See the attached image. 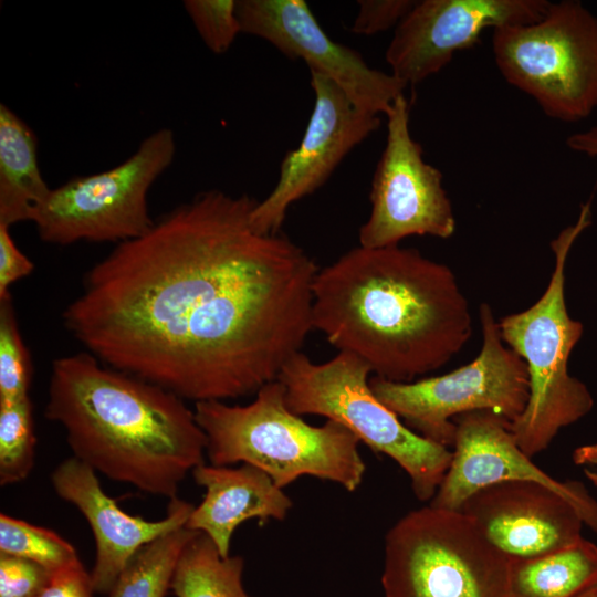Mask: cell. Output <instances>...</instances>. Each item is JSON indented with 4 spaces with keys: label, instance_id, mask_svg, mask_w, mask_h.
<instances>
[{
    "label": "cell",
    "instance_id": "cell-1",
    "mask_svg": "<svg viewBox=\"0 0 597 597\" xmlns=\"http://www.w3.org/2000/svg\"><path fill=\"white\" fill-rule=\"evenodd\" d=\"M258 200L212 189L118 243L65 308L104 365L184 400L226 401L277 379L312 326L314 260L250 222Z\"/></svg>",
    "mask_w": 597,
    "mask_h": 597
},
{
    "label": "cell",
    "instance_id": "cell-2",
    "mask_svg": "<svg viewBox=\"0 0 597 597\" xmlns=\"http://www.w3.org/2000/svg\"><path fill=\"white\" fill-rule=\"evenodd\" d=\"M312 297L313 329L390 381L444 366L472 335L452 270L412 248L358 245L317 271Z\"/></svg>",
    "mask_w": 597,
    "mask_h": 597
},
{
    "label": "cell",
    "instance_id": "cell-3",
    "mask_svg": "<svg viewBox=\"0 0 597 597\" xmlns=\"http://www.w3.org/2000/svg\"><path fill=\"white\" fill-rule=\"evenodd\" d=\"M44 416L73 457L147 494L175 499L205 462L206 436L182 398L88 352L53 362Z\"/></svg>",
    "mask_w": 597,
    "mask_h": 597
},
{
    "label": "cell",
    "instance_id": "cell-4",
    "mask_svg": "<svg viewBox=\"0 0 597 597\" xmlns=\"http://www.w3.org/2000/svg\"><path fill=\"white\" fill-rule=\"evenodd\" d=\"M193 411L206 436L210 464H251L281 489L305 475L337 483L348 492L363 482L366 465L359 439L333 420L308 425L287 408L277 379L262 386L248 405L200 401Z\"/></svg>",
    "mask_w": 597,
    "mask_h": 597
},
{
    "label": "cell",
    "instance_id": "cell-5",
    "mask_svg": "<svg viewBox=\"0 0 597 597\" xmlns=\"http://www.w3.org/2000/svg\"><path fill=\"white\" fill-rule=\"evenodd\" d=\"M590 224V201L582 206L577 221L551 242L555 265L542 296L528 308L499 322L504 343L525 363L528 399L511 422L521 450L533 458L545 451L558 432L594 407L588 388L568 373V359L584 326L572 318L565 302V266L578 235Z\"/></svg>",
    "mask_w": 597,
    "mask_h": 597
},
{
    "label": "cell",
    "instance_id": "cell-6",
    "mask_svg": "<svg viewBox=\"0 0 597 597\" xmlns=\"http://www.w3.org/2000/svg\"><path fill=\"white\" fill-rule=\"evenodd\" d=\"M370 368L355 355L338 352L316 364L302 352L282 368L287 408L298 415H316L352 431L374 452L394 460L409 476L420 501H431L452 459L448 447L408 428L373 392Z\"/></svg>",
    "mask_w": 597,
    "mask_h": 597
},
{
    "label": "cell",
    "instance_id": "cell-7",
    "mask_svg": "<svg viewBox=\"0 0 597 597\" xmlns=\"http://www.w3.org/2000/svg\"><path fill=\"white\" fill-rule=\"evenodd\" d=\"M384 551L385 597H510L509 558L460 511H410Z\"/></svg>",
    "mask_w": 597,
    "mask_h": 597
},
{
    "label": "cell",
    "instance_id": "cell-8",
    "mask_svg": "<svg viewBox=\"0 0 597 597\" xmlns=\"http://www.w3.org/2000/svg\"><path fill=\"white\" fill-rule=\"evenodd\" d=\"M492 51L506 82L548 117L579 122L597 107V17L580 1L551 2L533 23L493 30Z\"/></svg>",
    "mask_w": 597,
    "mask_h": 597
},
{
    "label": "cell",
    "instance_id": "cell-9",
    "mask_svg": "<svg viewBox=\"0 0 597 597\" xmlns=\"http://www.w3.org/2000/svg\"><path fill=\"white\" fill-rule=\"evenodd\" d=\"M482 347L469 364L451 373L409 383L371 377L369 385L380 402L405 425L436 443L453 447L454 418L473 411H492L510 422L528 399V375L523 359L504 346L499 323L488 303L479 307Z\"/></svg>",
    "mask_w": 597,
    "mask_h": 597
},
{
    "label": "cell",
    "instance_id": "cell-10",
    "mask_svg": "<svg viewBox=\"0 0 597 597\" xmlns=\"http://www.w3.org/2000/svg\"><path fill=\"white\" fill-rule=\"evenodd\" d=\"M176 139L160 128L119 165L75 177L51 189L33 223L41 240L67 245L78 241L125 242L154 224L147 197L157 178L172 164Z\"/></svg>",
    "mask_w": 597,
    "mask_h": 597
},
{
    "label": "cell",
    "instance_id": "cell-11",
    "mask_svg": "<svg viewBox=\"0 0 597 597\" xmlns=\"http://www.w3.org/2000/svg\"><path fill=\"white\" fill-rule=\"evenodd\" d=\"M386 117V144L373 176L371 210L359 228V245L376 249L399 245L412 235L452 237L457 223L443 176L423 159L421 145L411 136L405 94Z\"/></svg>",
    "mask_w": 597,
    "mask_h": 597
},
{
    "label": "cell",
    "instance_id": "cell-12",
    "mask_svg": "<svg viewBox=\"0 0 597 597\" xmlns=\"http://www.w3.org/2000/svg\"><path fill=\"white\" fill-rule=\"evenodd\" d=\"M314 106L298 146L281 161L279 179L252 209V228L281 232L289 208L321 188L343 159L381 124L380 115L359 109L332 80L310 71Z\"/></svg>",
    "mask_w": 597,
    "mask_h": 597
},
{
    "label": "cell",
    "instance_id": "cell-13",
    "mask_svg": "<svg viewBox=\"0 0 597 597\" xmlns=\"http://www.w3.org/2000/svg\"><path fill=\"white\" fill-rule=\"evenodd\" d=\"M237 13L242 33L265 40L290 59L303 60L310 71L336 83L362 111L386 115L408 86L331 39L304 0H239Z\"/></svg>",
    "mask_w": 597,
    "mask_h": 597
},
{
    "label": "cell",
    "instance_id": "cell-14",
    "mask_svg": "<svg viewBox=\"0 0 597 597\" xmlns=\"http://www.w3.org/2000/svg\"><path fill=\"white\" fill-rule=\"evenodd\" d=\"M548 0H421L395 29L385 59L391 74L416 85L440 72L486 29L540 20Z\"/></svg>",
    "mask_w": 597,
    "mask_h": 597
},
{
    "label": "cell",
    "instance_id": "cell-15",
    "mask_svg": "<svg viewBox=\"0 0 597 597\" xmlns=\"http://www.w3.org/2000/svg\"><path fill=\"white\" fill-rule=\"evenodd\" d=\"M452 459L430 506L459 511L476 491L505 481L536 482L565 498L584 525L597 533V501L578 481H559L538 468L519 447L511 422L492 411L454 418Z\"/></svg>",
    "mask_w": 597,
    "mask_h": 597
},
{
    "label": "cell",
    "instance_id": "cell-16",
    "mask_svg": "<svg viewBox=\"0 0 597 597\" xmlns=\"http://www.w3.org/2000/svg\"><path fill=\"white\" fill-rule=\"evenodd\" d=\"M462 512L509 561L540 556L578 542V511L556 491L536 482L505 481L476 491Z\"/></svg>",
    "mask_w": 597,
    "mask_h": 597
},
{
    "label": "cell",
    "instance_id": "cell-17",
    "mask_svg": "<svg viewBox=\"0 0 597 597\" xmlns=\"http://www.w3.org/2000/svg\"><path fill=\"white\" fill-rule=\"evenodd\" d=\"M59 498L74 505L91 526L96 557L91 573L94 591L109 594L132 557L146 544L184 527L193 505L176 496L157 521L122 510L103 490L97 473L75 457L63 460L51 474Z\"/></svg>",
    "mask_w": 597,
    "mask_h": 597
},
{
    "label": "cell",
    "instance_id": "cell-18",
    "mask_svg": "<svg viewBox=\"0 0 597 597\" xmlns=\"http://www.w3.org/2000/svg\"><path fill=\"white\" fill-rule=\"evenodd\" d=\"M205 496L191 511L186 527L207 535L219 553L230 555L235 528L251 519L283 521L292 500L264 471L247 463L239 468L199 464L191 472Z\"/></svg>",
    "mask_w": 597,
    "mask_h": 597
},
{
    "label": "cell",
    "instance_id": "cell-19",
    "mask_svg": "<svg viewBox=\"0 0 597 597\" xmlns=\"http://www.w3.org/2000/svg\"><path fill=\"white\" fill-rule=\"evenodd\" d=\"M51 188L38 161L33 130L12 109L0 104V223L32 221Z\"/></svg>",
    "mask_w": 597,
    "mask_h": 597
},
{
    "label": "cell",
    "instance_id": "cell-20",
    "mask_svg": "<svg viewBox=\"0 0 597 597\" xmlns=\"http://www.w3.org/2000/svg\"><path fill=\"white\" fill-rule=\"evenodd\" d=\"M597 585V545L575 544L540 556L510 561V597H577Z\"/></svg>",
    "mask_w": 597,
    "mask_h": 597
},
{
    "label": "cell",
    "instance_id": "cell-21",
    "mask_svg": "<svg viewBox=\"0 0 597 597\" xmlns=\"http://www.w3.org/2000/svg\"><path fill=\"white\" fill-rule=\"evenodd\" d=\"M244 559L223 557L212 541L198 532L185 546L170 590L176 597H253L242 583Z\"/></svg>",
    "mask_w": 597,
    "mask_h": 597
},
{
    "label": "cell",
    "instance_id": "cell-22",
    "mask_svg": "<svg viewBox=\"0 0 597 597\" xmlns=\"http://www.w3.org/2000/svg\"><path fill=\"white\" fill-rule=\"evenodd\" d=\"M197 533L184 526L143 546L125 566L108 597H165L181 553Z\"/></svg>",
    "mask_w": 597,
    "mask_h": 597
},
{
    "label": "cell",
    "instance_id": "cell-23",
    "mask_svg": "<svg viewBox=\"0 0 597 597\" xmlns=\"http://www.w3.org/2000/svg\"><path fill=\"white\" fill-rule=\"evenodd\" d=\"M0 554L34 562L50 572L81 563L75 547L57 533L0 514Z\"/></svg>",
    "mask_w": 597,
    "mask_h": 597
},
{
    "label": "cell",
    "instance_id": "cell-24",
    "mask_svg": "<svg viewBox=\"0 0 597 597\" xmlns=\"http://www.w3.org/2000/svg\"><path fill=\"white\" fill-rule=\"evenodd\" d=\"M35 434L30 397L0 402V484L25 480L34 467Z\"/></svg>",
    "mask_w": 597,
    "mask_h": 597
},
{
    "label": "cell",
    "instance_id": "cell-25",
    "mask_svg": "<svg viewBox=\"0 0 597 597\" xmlns=\"http://www.w3.org/2000/svg\"><path fill=\"white\" fill-rule=\"evenodd\" d=\"M32 366L11 300L0 298V402L29 397Z\"/></svg>",
    "mask_w": 597,
    "mask_h": 597
},
{
    "label": "cell",
    "instance_id": "cell-26",
    "mask_svg": "<svg viewBox=\"0 0 597 597\" xmlns=\"http://www.w3.org/2000/svg\"><path fill=\"white\" fill-rule=\"evenodd\" d=\"M184 7L206 46L226 53L242 33L234 0H186Z\"/></svg>",
    "mask_w": 597,
    "mask_h": 597
},
{
    "label": "cell",
    "instance_id": "cell-27",
    "mask_svg": "<svg viewBox=\"0 0 597 597\" xmlns=\"http://www.w3.org/2000/svg\"><path fill=\"white\" fill-rule=\"evenodd\" d=\"M52 573L34 562L0 554V597H36Z\"/></svg>",
    "mask_w": 597,
    "mask_h": 597
},
{
    "label": "cell",
    "instance_id": "cell-28",
    "mask_svg": "<svg viewBox=\"0 0 597 597\" xmlns=\"http://www.w3.org/2000/svg\"><path fill=\"white\" fill-rule=\"evenodd\" d=\"M352 32L373 35L397 28L412 9L415 0H360Z\"/></svg>",
    "mask_w": 597,
    "mask_h": 597
},
{
    "label": "cell",
    "instance_id": "cell-29",
    "mask_svg": "<svg viewBox=\"0 0 597 597\" xmlns=\"http://www.w3.org/2000/svg\"><path fill=\"white\" fill-rule=\"evenodd\" d=\"M33 268L11 238L9 227L0 223V298L8 296L10 286L31 274Z\"/></svg>",
    "mask_w": 597,
    "mask_h": 597
},
{
    "label": "cell",
    "instance_id": "cell-30",
    "mask_svg": "<svg viewBox=\"0 0 597 597\" xmlns=\"http://www.w3.org/2000/svg\"><path fill=\"white\" fill-rule=\"evenodd\" d=\"M91 574L82 563L55 570L36 597H94Z\"/></svg>",
    "mask_w": 597,
    "mask_h": 597
},
{
    "label": "cell",
    "instance_id": "cell-31",
    "mask_svg": "<svg viewBox=\"0 0 597 597\" xmlns=\"http://www.w3.org/2000/svg\"><path fill=\"white\" fill-rule=\"evenodd\" d=\"M566 145L574 151L597 158V126L569 135Z\"/></svg>",
    "mask_w": 597,
    "mask_h": 597
},
{
    "label": "cell",
    "instance_id": "cell-32",
    "mask_svg": "<svg viewBox=\"0 0 597 597\" xmlns=\"http://www.w3.org/2000/svg\"><path fill=\"white\" fill-rule=\"evenodd\" d=\"M573 462L577 465L597 467V442L576 448L573 451Z\"/></svg>",
    "mask_w": 597,
    "mask_h": 597
},
{
    "label": "cell",
    "instance_id": "cell-33",
    "mask_svg": "<svg viewBox=\"0 0 597 597\" xmlns=\"http://www.w3.org/2000/svg\"><path fill=\"white\" fill-rule=\"evenodd\" d=\"M584 472H585V475L586 478L597 486V467H595V469H588V468H585L584 469Z\"/></svg>",
    "mask_w": 597,
    "mask_h": 597
},
{
    "label": "cell",
    "instance_id": "cell-34",
    "mask_svg": "<svg viewBox=\"0 0 597 597\" xmlns=\"http://www.w3.org/2000/svg\"><path fill=\"white\" fill-rule=\"evenodd\" d=\"M577 597H597V585L591 587L590 589L584 591Z\"/></svg>",
    "mask_w": 597,
    "mask_h": 597
}]
</instances>
